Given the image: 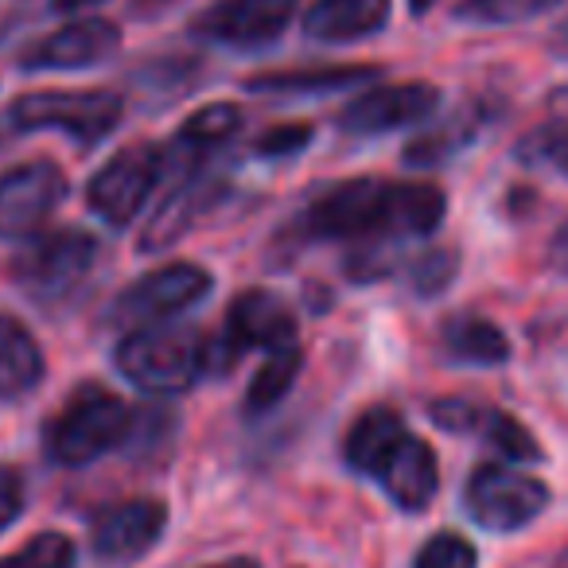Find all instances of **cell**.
<instances>
[{"label":"cell","instance_id":"6da1fadb","mask_svg":"<svg viewBox=\"0 0 568 568\" xmlns=\"http://www.w3.org/2000/svg\"><path fill=\"white\" fill-rule=\"evenodd\" d=\"M448 199L436 183L409 180H343L320 191L301 214L304 237L351 242V237H420L440 226Z\"/></svg>","mask_w":568,"mask_h":568},{"label":"cell","instance_id":"7a4b0ae2","mask_svg":"<svg viewBox=\"0 0 568 568\" xmlns=\"http://www.w3.org/2000/svg\"><path fill=\"white\" fill-rule=\"evenodd\" d=\"M133 433V413L113 389L105 386H79L67 397L63 409L51 417L48 433H43V448H48L51 464L59 467H87L102 459L105 452L121 448Z\"/></svg>","mask_w":568,"mask_h":568},{"label":"cell","instance_id":"3957f363","mask_svg":"<svg viewBox=\"0 0 568 568\" xmlns=\"http://www.w3.org/2000/svg\"><path fill=\"white\" fill-rule=\"evenodd\" d=\"M121 378H129L144 394H183L203 374V335L191 324L160 320V324L133 327L118 343Z\"/></svg>","mask_w":568,"mask_h":568},{"label":"cell","instance_id":"277c9868","mask_svg":"<svg viewBox=\"0 0 568 568\" xmlns=\"http://www.w3.org/2000/svg\"><path fill=\"white\" fill-rule=\"evenodd\" d=\"M125 118V102L113 90H32L9 105V121L20 133L59 129L82 149L105 141Z\"/></svg>","mask_w":568,"mask_h":568},{"label":"cell","instance_id":"5b68a950","mask_svg":"<svg viewBox=\"0 0 568 568\" xmlns=\"http://www.w3.org/2000/svg\"><path fill=\"white\" fill-rule=\"evenodd\" d=\"M98 253H102V245L87 230L67 226L55 230V234H36L32 245L12 257L9 276L32 301L59 304L94 273Z\"/></svg>","mask_w":568,"mask_h":568},{"label":"cell","instance_id":"8992f818","mask_svg":"<svg viewBox=\"0 0 568 568\" xmlns=\"http://www.w3.org/2000/svg\"><path fill=\"white\" fill-rule=\"evenodd\" d=\"M296 343V316L288 301L265 288H245L226 312L219 335L203 339V374H226L237 366L245 351H273Z\"/></svg>","mask_w":568,"mask_h":568},{"label":"cell","instance_id":"52a82bcc","mask_svg":"<svg viewBox=\"0 0 568 568\" xmlns=\"http://www.w3.org/2000/svg\"><path fill=\"white\" fill-rule=\"evenodd\" d=\"M549 498V487L534 475L514 471L510 464H483L467 475L464 510L475 526L490 534H514L541 518Z\"/></svg>","mask_w":568,"mask_h":568},{"label":"cell","instance_id":"ba28073f","mask_svg":"<svg viewBox=\"0 0 568 568\" xmlns=\"http://www.w3.org/2000/svg\"><path fill=\"white\" fill-rule=\"evenodd\" d=\"M164 175V149L160 144H125L113 152L94 180L87 183V206L113 230H125L144 211L149 195Z\"/></svg>","mask_w":568,"mask_h":568},{"label":"cell","instance_id":"9c48e42d","mask_svg":"<svg viewBox=\"0 0 568 568\" xmlns=\"http://www.w3.org/2000/svg\"><path fill=\"white\" fill-rule=\"evenodd\" d=\"M214 288V276L203 265H160L152 273H144L141 281H133L125 293H118V301L110 304L105 320L118 327H144L160 324V320H175L187 308H195L206 293Z\"/></svg>","mask_w":568,"mask_h":568},{"label":"cell","instance_id":"30bf717a","mask_svg":"<svg viewBox=\"0 0 568 568\" xmlns=\"http://www.w3.org/2000/svg\"><path fill=\"white\" fill-rule=\"evenodd\" d=\"M67 172L55 160H28L0 175V237L24 242L43 230L67 199Z\"/></svg>","mask_w":568,"mask_h":568},{"label":"cell","instance_id":"8fae6325","mask_svg":"<svg viewBox=\"0 0 568 568\" xmlns=\"http://www.w3.org/2000/svg\"><path fill=\"white\" fill-rule=\"evenodd\" d=\"M296 9L301 0H214L211 9L199 12L195 36L219 48H265L281 40Z\"/></svg>","mask_w":568,"mask_h":568},{"label":"cell","instance_id":"7c38bea8","mask_svg":"<svg viewBox=\"0 0 568 568\" xmlns=\"http://www.w3.org/2000/svg\"><path fill=\"white\" fill-rule=\"evenodd\" d=\"M440 105V90L433 82H389L358 94L339 113V129L347 136H382L394 129H409L428 121Z\"/></svg>","mask_w":568,"mask_h":568},{"label":"cell","instance_id":"4fadbf2b","mask_svg":"<svg viewBox=\"0 0 568 568\" xmlns=\"http://www.w3.org/2000/svg\"><path fill=\"white\" fill-rule=\"evenodd\" d=\"M121 48V28L105 17H82L55 28L43 40L20 55L24 71H87L105 59H113Z\"/></svg>","mask_w":568,"mask_h":568},{"label":"cell","instance_id":"5bb4252c","mask_svg":"<svg viewBox=\"0 0 568 568\" xmlns=\"http://www.w3.org/2000/svg\"><path fill=\"white\" fill-rule=\"evenodd\" d=\"M164 526L168 506L160 498H129V503H118L105 514H98L90 545H94V557L105 560V565H129L160 541Z\"/></svg>","mask_w":568,"mask_h":568},{"label":"cell","instance_id":"9a60e30c","mask_svg":"<svg viewBox=\"0 0 568 568\" xmlns=\"http://www.w3.org/2000/svg\"><path fill=\"white\" fill-rule=\"evenodd\" d=\"M433 420L448 433L464 436H483L495 452H503L510 464H537L541 459V444L534 440L521 420H514L510 413L487 409V405L475 402H436Z\"/></svg>","mask_w":568,"mask_h":568},{"label":"cell","instance_id":"2e32d148","mask_svg":"<svg viewBox=\"0 0 568 568\" xmlns=\"http://www.w3.org/2000/svg\"><path fill=\"white\" fill-rule=\"evenodd\" d=\"M374 479L382 483V490L405 514H420L436 498V490H440V464H436V452L420 436L405 433L397 440V448L382 459Z\"/></svg>","mask_w":568,"mask_h":568},{"label":"cell","instance_id":"e0dca14e","mask_svg":"<svg viewBox=\"0 0 568 568\" xmlns=\"http://www.w3.org/2000/svg\"><path fill=\"white\" fill-rule=\"evenodd\" d=\"M389 9L394 0H312L304 12V36L327 48L371 40L389 24Z\"/></svg>","mask_w":568,"mask_h":568},{"label":"cell","instance_id":"ac0fdd59","mask_svg":"<svg viewBox=\"0 0 568 568\" xmlns=\"http://www.w3.org/2000/svg\"><path fill=\"white\" fill-rule=\"evenodd\" d=\"M237 129H242V110H237V105H230V102L203 105V110L191 113V118L183 121L175 141L164 149V172L168 168H180L183 175L195 172V168L203 164L206 152L226 144Z\"/></svg>","mask_w":568,"mask_h":568},{"label":"cell","instance_id":"d6986e66","mask_svg":"<svg viewBox=\"0 0 568 568\" xmlns=\"http://www.w3.org/2000/svg\"><path fill=\"white\" fill-rule=\"evenodd\" d=\"M43 351L20 320L0 316V402H20L43 382Z\"/></svg>","mask_w":568,"mask_h":568},{"label":"cell","instance_id":"ffe728a7","mask_svg":"<svg viewBox=\"0 0 568 568\" xmlns=\"http://www.w3.org/2000/svg\"><path fill=\"white\" fill-rule=\"evenodd\" d=\"M378 67H304V71H268L245 82L250 94H273V98H304V94H335V90H351L358 82L378 79Z\"/></svg>","mask_w":568,"mask_h":568},{"label":"cell","instance_id":"44dd1931","mask_svg":"<svg viewBox=\"0 0 568 568\" xmlns=\"http://www.w3.org/2000/svg\"><path fill=\"white\" fill-rule=\"evenodd\" d=\"M206 195H211V191H206V183L199 180V172H187V180H183L180 187L160 203V211L149 219V226H144V234H141V250L160 253V250H168V245L180 242V237L195 226L199 214H203Z\"/></svg>","mask_w":568,"mask_h":568},{"label":"cell","instance_id":"7402d4cb","mask_svg":"<svg viewBox=\"0 0 568 568\" xmlns=\"http://www.w3.org/2000/svg\"><path fill=\"white\" fill-rule=\"evenodd\" d=\"M444 351H448L456 363L471 366H503L510 363V339L503 335V327L490 324L483 316H452L444 324Z\"/></svg>","mask_w":568,"mask_h":568},{"label":"cell","instance_id":"603a6c76","mask_svg":"<svg viewBox=\"0 0 568 568\" xmlns=\"http://www.w3.org/2000/svg\"><path fill=\"white\" fill-rule=\"evenodd\" d=\"M405 433H409V428H405L402 413H394V409L363 413L347 433V464L355 467V471H363L374 479V471L382 467V459L397 448V440H402Z\"/></svg>","mask_w":568,"mask_h":568},{"label":"cell","instance_id":"cb8c5ba5","mask_svg":"<svg viewBox=\"0 0 568 568\" xmlns=\"http://www.w3.org/2000/svg\"><path fill=\"white\" fill-rule=\"evenodd\" d=\"M301 343H284V347H273L268 358L261 363V371L253 374L250 389H245V409L250 413H268L273 405H281L288 397V389L301 378Z\"/></svg>","mask_w":568,"mask_h":568},{"label":"cell","instance_id":"d4e9b609","mask_svg":"<svg viewBox=\"0 0 568 568\" xmlns=\"http://www.w3.org/2000/svg\"><path fill=\"white\" fill-rule=\"evenodd\" d=\"M565 0H459L456 20L479 28H506V24H526L545 12L560 9Z\"/></svg>","mask_w":568,"mask_h":568},{"label":"cell","instance_id":"484cf974","mask_svg":"<svg viewBox=\"0 0 568 568\" xmlns=\"http://www.w3.org/2000/svg\"><path fill=\"white\" fill-rule=\"evenodd\" d=\"M471 141H475V125L467 118H456V121H448V125H436V129H428L425 136H417V141L405 149V164L436 168L448 156H456V152Z\"/></svg>","mask_w":568,"mask_h":568},{"label":"cell","instance_id":"4316f807","mask_svg":"<svg viewBox=\"0 0 568 568\" xmlns=\"http://www.w3.org/2000/svg\"><path fill=\"white\" fill-rule=\"evenodd\" d=\"M0 568H74V541L67 534H40L24 549L0 557Z\"/></svg>","mask_w":568,"mask_h":568},{"label":"cell","instance_id":"83f0119b","mask_svg":"<svg viewBox=\"0 0 568 568\" xmlns=\"http://www.w3.org/2000/svg\"><path fill=\"white\" fill-rule=\"evenodd\" d=\"M413 568H479V552L459 534H433L413 557Z\"/></svg>","mask_w":568,"mask_h":568},{"label":"cell","instance_id":"f1b7e54d","mask_svg":"<svg viewBox=\"0 0 568 568\" xmlns=\"http://www.w3.org/2000/svg\"><path fill=\"white\" fill-rule=\"evenodd\" d=\"M526 156H534L537 164L552 168V172L568 175V121H557V125L541 129L526 141Z\"/></svg>","mask_w":568,"mask_h":568},{"label":"cell","instance_id":"f546056e","mask_svg":"<svg viewBox=\"0 0 568 568\" xmlns=\"http://www.w3.org/2000/svg\"><path fill=\"white\" fill-rule=\"evenodd\" d=\"M452 276H456V253H425V257L413 265V288L420 296H436L440 288H448Z\"/></svg>","mask_w":568,"mask_h":568},{"label":"cell","instance_id":"4dcf8cb0","mask_svg":"<svg viewBox=\"0 0 568 568\" xmlns=\"http://www.w3.org/2000/svg\"><path fill=\"white\" fill-rule=\"evenodd\" d=\"M312 129L308 125H276L253 144V152L265 160H281V156H296L301 149H308Z\"/></svg>","mask_w":568,"mask_h":568},{"label":"cell","instance_id":"1f68e13d","mask_svg":"<svg viewBox=\"0 0 568 568\" xmlns=\"http://www.w3.org/2000/svg\"><path fill=\"white\" fill-rule=\"evenodd\" d=\"M24 475H20V467L12 464H0V534L12 526V521L24 514Z\"/></svg>","mask_w":568,"mask_h":568},{"label":"cell","instance_id":"d6a6232c","mask_svg":"<svg viewBox=\"0 0 568 568\" xmlns=\"http://www.w3.org/2000/svg\"><path fill=\"white\" fill-rule=\"evenodd\" d=\"M549 257H552V265H557L560 273H568V222L557 230V237H552V245H549Z\"/></svg>","mask_w":568,"mask_h":568},{"label":"cell","instance_id":"836d02e7","mask_svg":"<svg viewBox=\"0 0 568 568\" xmlns=\"http://www.w3.org/2000/svg\"><path fill=\"white\" fill-rule=\"evenodd\" d=\"M549 43H552V51H557V55H565V59H568V17L560 20L557 28H552Z\"/></svg>","mask_w":568,"mask_h":568},{"label":"cell","instance_id":"e575fe53","mask_svg":"<svg viewBox=\"0 0 568 568\" xmlns=\"http://www.w3.org/2000/svg\"><path fill=\"white\" fill-rule=\"evenodd\" d=\"M90 4H102V0H55L59 12H82V9H90Z\"/></svg>","mask_w":568,"mask_h":568},{"label":"cell","instance_id":"d590c367","mask_svg":"<svg viewBox=\"0 0 568 568\" xmlns=\"http://www.w3.org/2000/svg\"><path fill=\"white\" fill-rule=\"evenodd\" d=\"M440 0H409V12L413 17H425V12H433Z\"/></svg>","mask_w":568,"mask_h":568},{"label":"cell","instance_id":"8d00e7d4","mask_svg":"<svg viewBox=\"0 0 568 568\" xmlns=\"http://www.w3.org/2000/svg\"><path fill=\"white\" fill-rule=\"evenodd\" d=\"M211 568H261V565L250 557H237V560H222V565H211Z\"/></svg>","mask_w":568,"mask_h":568}]
</instances>
